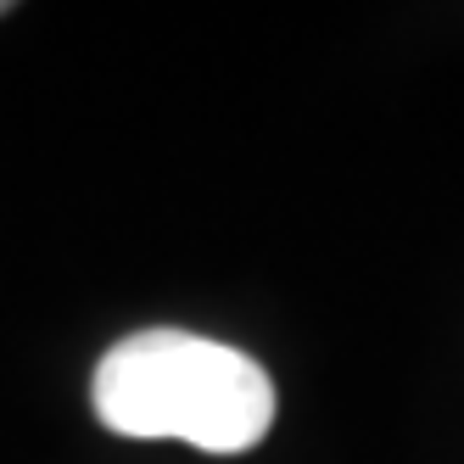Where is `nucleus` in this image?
I'll use <instances>...</instances> for the list:
<instances>
[{
  "label": "nucleus",
  "mask_w": 464,
  "mask_h": 464,
  "mask_svg": "<svg viewBox=\"0 0 464 464\" xmlns=\"http://www.w3.org/2000/svg\"><path fill=\"white\" fill-rule=\"evenodd\" d=\"M90 403L118 437L246 453L275 425V381L241 347L190 330H135L95 363Z\"/></svg>",
  "instance_id": "f257e3e1"
},
{
  "label": "nucleus",
  "mask_w": 464,
  "mask_h": 464,
  "mask_svg": "<svg viewBox=\"0 0 464 464\" xmlns=\"http://www.w3.org/2000/svg\"><path fill=\"white\" fill-rule=\"evenodd\" d=\"M0 12H6V0H0Z\"/></svg>",
  "instance_id": "f03ea898"
}]
</instances>
